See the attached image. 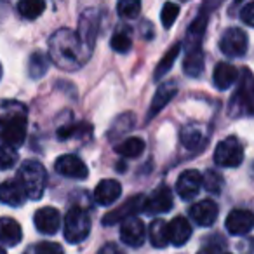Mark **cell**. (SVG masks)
Here are the masks:
<instances>
[{
  "mask_svg": "<svg viewBox=\"0 0 254 254\" xmlns=\"http://www.w3.org/2000/svg\"><path fill=\"white\" fill-rule=\"evenodd\" d=\"M54 167H56L58 174L64 178H71V180H85L89 176L87 166L77 155H61L56 160Z\"/></svg>",
  "mask_w": 254,
  "mask_h": 254,
  "instance_id": "cell-11",
  "label": "cell"
},
{
  "mask_svg": "<svg viewBox=\"0 0 254 254\" xmlns=\"http://www.w3.org/2000/svg\"><path fill=\"white\" fill-rule=\"evenodd\" d=\"M18 181L32 200L42 198L47 187V171L39 160H25L18 171Z\"/></svg>",
  "mask_w": 254,
  "mask_h": 254,
  "instance_id": "cell-3",
  "label": "cell"
},
{
  "mask_svg": "<svg viewBox=\"0 0 254 254\" xmlns=\"http://www.w3.org/2000/svg\"><path fill=\"white\" fill-rule=\"evenodd\" d=\"M146 145L141 138H129L126 141H122L120 145H117V153H120L122 157H127V159H136L139 157L143 152H145Z\"/></svg>",
  "mask_w": 254,
  "mask_h": 254,
  "instance_id": "cell-26",
  "label": "cell"
},
{
  "mask_svg": "<svg viewBox=\"0 0 254 254\" xmlns=\"http://www.w3.org/2000/svg\"><path fill=\"white\" fill-rule=\"evenodd\" d=\"M219 49L225 56L240 58L247 53V33L242 28H228L221 35Z\"/></svg>",
  "mask_w": 254,
  "mask_h": 254,
  "instance_id": "cell-8",
  "label": "cell"
},
{
  "mask_svg": "<svg viewBox=\"0 0 254 254\" xmlns=\"http://www.w3.org/2000/svg\"><path fill=\"white\" fill-rule=\"evenodd\" d=\"M0 78H2V64H0Z\"/></svg>",
  "mask_w": 254,
  "mask_h": 254,
  "instance_id": "cell-43",
  "label": "cell"
},
{
  "mask_svg": "<svg viewBox=\"0 0 254 254\" xmlns=\"http://www.w3.org/2000/svg\"><path fill=\"white\" fill-rule=\"evenodd\" d=\"M110 46H112L113 51H117V53H122V54L131 49L132 42H131V32H129V28H127V26H120V28L113 33Z\"/></svg>",
  "mask_w": 254,
  "mask_h": 254,
  "instance_id": "cell-31",
  "label": "cell"
},
{
  "mask_svg": "<svg viewBox=\"0 0 254 254\" xmlns=\"http://www.w3.org/2000/svg\"><path fill=\"white\" fill-rule=\"evenodd\" d=\"M19 157H18L16 148L0 145V171H7V169H11V167H14Z\"/></svg>",
  "mask_w": 254,
  "mask_h": 254,
  "instance_id": "cell-33",
  "label": "cell"
},
{
  "mask_svg": "<svg viewBox=\"0 0 254 254\" xmlns=\"http://www.w3.org/2000/svg\"><path fill=\"white\" fill-rule=\"evenodd\" d=\"M9 110L0 115V141L5 146L18 148L26 138V110L19 103H9Z\"/></svg>",
  "mask_w": 254,
  "mask_h": 254,
  "instance_id": "cell-2",
  "label": "cell"
},
{
  "mask_svg": "<svg viewBox=\"0 0 254 254\" xmlns=\"http://www.w3.org/2000/svg\"><path fill=\"white\" fill-rule=\"evenodd\" d=\"M173 191L162 185V187L155 188L152 191V195L145 198V207L143 211H146L148 214H164V212H169L173 209Z\"/></svg>",
  "mask_w": 254,
  "mask_h": 254,
  "instance_id": "cell-10",
  "label": "cell"
},
{
  "mask_svg": "<svg viewBox=\"0 0 254 254\" xmlns=\"http://www.w3.org/2000/svg\"><path fill=\"white\" fill-rule=\"evenodd\" d=\"M98 254H126V253H124L117 244L110 242V244H105V246L98 251Z\"/></svg>",
  "mask_w": 254,
  "mask_h": 254,
  "instance_id": "cell-39",
  "label": "cell"
},
{
  "mask_svg": "<svg viewBox=\"0 0 254 254\" xmlns=\"http://www.w3.org/2000/svg\"><path fill=\"white\" fill-rule=\"evenodd\" d=\"M181 143H183L185 148L191 150H200L205 145V136L202 127L198 124H190V126H185L181 129Z\"/></svg>",
  "mask_w": 254,
  "mask_h": 254,
  "instance_id": "cell-23",
  "label": "cell"
},
{
  "mask_svg": "<svg viewBox=\"0 0 254 254\" xmlns=\"http://www.w3.org/2000/svg\"><path fill=\"white\" fill-rule=\"evenodd\" d=\"M183 71L188 77H200V73L204 71V53H202L200 46L188 49L183 61Z\"/></svg>",
  "mask_w": 254,
  "mask_h": 254,
  "instance_id": "cell-24",
  "label": "cell"
},
{
  "mask_svg": "<svg viewBox=\"0 0 254 254\" xmlns=\"http://www.w3.org/2000/svg\"><path fill=\"white\" fill-rule=\"evenodd\" d=\"M145 207V197L143 195H134L129 200H126L119 209L108 212V214L103 218V225L112 226L115 223H124L126 219H131L134 214H138L139 211H143Z\"/></svg>",
  "mask_w": 254,
  "mask_h": 254,
  "instance_id": "cell-9",
  "label": "cell"
},
{
  "mask_svg": "<svg viewBox=\"0 0 254 254\" xmlns=\"http://www.w3.org/2000/svg\"><path fill=\"white\" fill-rule=\"evenodd\" d=\"M205 26H207V14L205 12H200V14L195 18V21L190 25L187 33V40L190 42V47H197L200 46V40L204 37Z\"/></svg>",
  "mask_w": 254,
  "mask_h": 254,
  "instance_id": "cell-27",
  "label": "cell"
},
{
  "mask_svg": "<svg viewBox=\"0 0 254 254\" xmlns=\"http://www.w3.org/2000/svg\"><path fill=\"white\" fill-rule=\"evenodd\" d=\"M91 54L84 49L77 33L68 28H60L49 39V58L58 68L75 71L89 60Z\"/></svg>",
  "mask_w": 254,
  "mask_h": 254,
  "instance_id": "cell-1",
  "label": "cell"
},
{
  "mask_svg": "<svg viewBox=\"0 0 254 254\" xmlns=\"http://www.w3.org/2000/svg\"><path fill=\"white\" fill-rule=\"evenodd\" d=\"M120 239H122L124 244L131 247H139L145 244L146 239V228L145 223L138 218H131L126 219L120 226Z\"/></svg>",
  "mask_w": 254,
  "mask_h": 254,
  "instance_id": "cell-13",
  "label": "cell"
},
{
  "mask_svg": "<svg viewBox=\"0 0 254 254\" xmlns=\"http://www.w3.org/2000/svg\"><path fill=\"white\" fill-rule=\"evenodd\" d=\"M228 254H230V253H228Z\"/></svg>",
  "mask_w": 254,
  "mask_h": 254,
  "instance_id": "cell-44",
  "label": "cell"
},
{
  "mask_svg": "<svg viewBox=\"0 0 254 254\" xmlns=\"http://www.w3.org/2000/svg\"><path fill=\"white\" fill-rule=\"evenodd\" d=\"M244 160V148L233 136L218 143L214 150V162L219 167H239Z\"/></svg>",
  "mask_w": 254,
  "mask_h": 254,
  "instance_id": "cell-6",
  "label": "cell"
},
{
  "mask_svg": "<svg viewBox=\"0 0 254 254\" xmlns=\"http://www.w3.org/2000/svg\"><path fill=\"white\" fill-rule=\"evenodd\" d=\"M33 223H35L37 230L40 233H44V235H54L61 226V216L58 212V209L42 207L35 212Z\"/></svg>",
  "mask_w": 254,
  "mask_h": 254,
  "instance_id": "cell-16",
  "label": "cell"
},
{
  "mask_svg": "<svg viewBox=\"0 0 254 254\" xmlns=\"http://www.w3.org/2000/svg\"><path fill=\"white\" fill-rule=\"evenodd\" d=\"M98 26H99V14L96 9H87V11L82 12L77 37L89 54L92 53V47H94L96 35H98Z\"/></svg>",
  "mask_w": 254,
  "mask_h": 254,
  "instance_id": "cell-7",
  "label": "cell"
},
{
  "mask_svg": "<svg viewBox=\"0 0 254 254\" xmlns=\"http://www.w3.org/2000/svg\"><path fill=\"white\" fill-rule=\"evenodd\" d=\"M64 239L70 244H80L89 237L91 218L82 207H71L64 216Z\"/></svg>",
  "mask_w": 254,
  "mask_h": 254,
  "instance_id": "cell-5",
  "label": "cell"
},
{
  "mask_svg": "<svg viewBox=\"0 0 254 254\" xmlns=\"http://www.w3.org/2000/svg\"><path fill=\"white\" fill-rule=\"evenodd\" d=\"M246 254H254V239H251L246 246Z\"/></svg>",
  "mask_w": 254,
  "mask_h": 254,
  "instance_id": "cell-40",
  "label": "cell"
},
{
  "mask_svg": "<svg viewBox=\"0 0 254 254\" xmlns=\"http://www.w3.org/2000/svg\"><path fill=\"white\" fill-rule=\"evenodd\" d=\"M225 226L232 235H246L254 228V214L247 209H233L226 216Z\"/></svg>",
  "mask_w": 254,
  "mask_h": 254,
  "instance_id": "cell-12",
  "label": "cell"
},
{
  "mask_svg": "<svg viewBox=\"0 0 254 254\" xmlns=\"http://www.w3.org/2000/svg\"><path fill=\"white\" fill-rule=\"evenodd\" d=\"M202 187V176L198 171L188 169L181 173V176L176 181V191L183 200H190L198 193Z\"/></svg>",
  "mask_w": 254,
  "mask_h": 254,
  "instance_id": "cell-15",
  "label": "cell"
},
{
  "mask_svg": "<svg viewBox=\"0 0 254 254\" xmlns=\"http://www.w3.org/2000/svg\"><path fill=\"white\" fill-rule=\"evenodd\" d=\"M178 92V87L174 82H166V84H162L159 89H157L155 96H153V101L152 105H150V113H148V120L153 119V117L157 115V113L160 112V110L164 108V106L167 105V103L171 101V99L176 96Z\"/></svg>",
  "mask_w": 254,
  "mask_h": 254,
  "instance_id": "cell-22",
  "label": "cell"
},
{
  "mask_svg": "<svg viewBox=\"0 0 254 254\" xmlns=\"http://www.w3.org/2000/svg\"><path fill=\"white\" fill-rule=\"evenodd\" d=\"M28 254H64V251L56 242H39L30 247Z\"/></svg>",
  "mask_w": 254,
  "mask_h": 254,
  "instance_id": "cell-36",
  "label": "cell"
},
{
  "mask_svg": "<svg viewBox=\"0 0 254 254\" xmlns=\"http://www.w3.org/2000/svg\"><path fill=\"white\" fill-rule=\"evenodd\" d=\"M47 68H49V60L44 53H33L30 56V61H28V73L32 78H40L46 75Z\"/></svg>",
  "mask_w": 254,
  "mask_h": 254,
  "instance_id": "cell-29",
  "label": "cell"
},
{
  "mask_svg": "<svg viewBox=\"0 0 254 254\" xmlns=\"http://www.w3.org/2000/svg\"><path fill=\"white\" fill-rule=\"evenodd\" d=\"M23 230L16 219L0 218V242L7 247H14L21 242Z\"/></svg>",
  "mask_w": 254,
  "mask_h": 254,
  "instance_id": "cell-19",
  "label": "cell"
},
{
  "mask_svg": "<svg viewBox=\"0 0 254 254\" xmlns=\"http://www.w3.org/2000/svg\"><path fill=\"white\" fill-rule=\"evenodd\" d=\"M240 19L246 25L254 26V2H249L247 5H244L242 11H240Z\"/></svg>",
  "mask_w": 254,
  "mask_h": 254,
  "instance_id": "cell-38",
  "label": "cell"
},
{
  "mask_svg": "<svg viewBox=\"0 0 254 254\" xmlns=\"http://www.w3.org/2000/svg\"><path fill=\"white\" fill-rule=\"evenodd\" d=\"M180 51H181V44H174V46L171 47V49L167 51L166 54H164V58L160 60V63L157 64L155 73H153L155 80L162 78L164 75H166L167 71H169L171 68H173V64H174V61H176V58H178V54H180Z\"/></svg>",
  "mask_w": 254,
  "mask_h": 254,
  "instance_id": "cell-28",
  "label": "cell"
},
{
  "mask_svg": "<svg viewBox=\"0 0 254 254\" xmlns=\"http://www.w3.org/2000/svg\"><path fill=\"white\" fill-rule=\"evenodd\" d=\"M0 254H7V253L4 251V247H0Z\"/></svg>",
  "mask_w": 254,
  "mask_h": 254,
  "instance_id": "cell-42",
  "label": "cell"
},
{
  "mask_svg": "<svg viewBox=\"0 0 254 254\" xmlns=\"http://www.w3.org/2000/svg\"><path fill=\"white\" fill-rule=\"evenodd\" d=\"M139 11H141V4L138 0H120L117 4V12L126 19L136 18L139 14Z\"/></svg>",
  "mask_w": 254,
  "mask_h": 254,
  "instance_id": "cell-32",
  "label": "cell"
},
{
  "mask_svg": "<svg viewBox=\"0 0 254 254\" xmlns=\"http://www.w3.org/2000/svg\"><path fill=\"white\" fill-rule=\"evenodd\" d=\"M167 228H169V242L173 244V246L181 247L190 240L191 226H190V223H188V219L183 218V216L174 218L173 221L167 225Z\"/></svg>",
  "mask_w": 254,
  "mask_h": 254,
  "instance_id": "cell-20",
  "label": "cell"
},
{
  "mask_svg": "<svg viewBox=\"0 0 254 254\" xmlns=\"http://www.w3.org/2000/svg\"><path fill=\"white\" fill-rule=\"evenodd\" d=\"M233 117L254 115V77L249 68H242V77L230 103Z\"/></svg>",
  "mask_w": 254,
  "mask_h": 254,
  "instance_id": "cell-4",
  "label": "cell"
},
{
  "mask_svg": "<svg viewBox=\"0 0 254 254\" xmlns=\"http://www.w3.org/2000/svg\"><path fill=\"white\" fill-rule=\"evenodd\" d=\"M46 9V2L42 0H21L18 4L19 14L25 19H37Z\"/></svg>",
  "mask_w": 254,
  "mask_h": 254,
  "instance_id": "cell-30",
  "label": "cell"
},
{
  "mask_svg": "<svg viewBox=\"0 0 254 254\" xmlns=\"http://www.w3.org/2000/svg\"><path fill=\"white\" fill-rule=\"evenodd\" d=\"M178 14H180V5L173 4V2H167V4H164L162 12H160V19H162L164 28H169V26H173L174 21L178 19Z\"/></svg>",
  "mask_w": 254,
  "mask_h": 254,
  "instance_id": "cell-35",
  "label": "cell"
},
{
  "mask_svg": "<svg viewBox=\"0 0 254 254\" xmlns=\"http://www.w3.org/2000/svg\"><path fill=\"white\" fill-rule=\"evenodd\" d=\"M202 185L209 193H219L223 187V178L221 174H218L216 171H207L202 178Z\"/></svg>",
  "mask_w": 254,
  "mask_h": 254,
  "instance_id": "cell-34",
  "label": "cell"
},
{
  "mask_svg": "<svg viewBox=\"0 0 254 254\" xmlns=\"http://www.w3.org/2000/svg\"><path fill=\"white\" fill-rule=\"evenodd\" d=\"M148 237L152 246L157 247V249L167 247V244H169V228H167V223L164 219L152 221V225L148 228Z\"/></svg>",
  "mask_w": 254,
  "mask_h": 254,
  "instance_id": "cell-25",
  "label": "cell"
},
{
  "mask_svg": "<svg viewBox=\"0 0 254 254\" xmlns=\"http://www.w3.org/2000/svg\"><path fill=\"white\" fill-rule=\"evenodd\" d=\"M197 254H216V249H202Z\"/></svg>",
  "mask_w": 254,
  "mask_h": 254,
  "instance_id": "cell-41",
  "label": "cell"
},
{
  "mask_svg": "<svg viewBox=\"0 0 254 254\" xmlns=\"http://www.w3.org/2000/svg\"><path fill=\"white\" fill-rule=\"evenodd\" d=\"M239 78V71L230 63H218L212 73V82L219 91H228Z\"/></svg>",
  "mask_w": 254,
  "mask_h": 254,
  "instance_id": "cell-21",
  "label": "cell"
},
{
  "mask_svg": "<svg viewBox=\"0 0 254 254\" xmlns=\"http://www.w3.org/2000/svg\"><path fill=\"white\" fill-rule=\"evenodd\" d=\"M122 193V187L115 180H103L94 190V198L99 205H112Z\"/></svg>",
  "mask_w": 254,
  "mask_h": 254,
  "instance_id": "cell-18",
  "label": "cell"
},
{
  "mask_svg": "<svg viewBox=\"0 0 254 254\" xmlns=\"http://www.w3.org/2000/svg\"><path fill=\"white\" fill-rule=\"evenodd\" d=\"M218 204L211 198H205L190 207V218L197 223L198 226H211L218 219Z\"/></svg>",
  "mask_w": 254,
  "mask_h": 254,
  "instance_id": "cell-14",
  "label": "cell"
},
{
  "mask_svg": "<svg viewBox=\"0 0 254 254\" xmlns=\"http://www.w3.org/2000/svg\"><path fill=\"white\" fill-rule=\"evenodd\" d=\"M82 132H91V126L87 124H77V126H66V127H61L60 131H58V136L61 139H70L73 136H78Z\"/></svg>",
  "mask_w": 254,
  "mask_h": 254,
  "instance_id": "cell-37",
  "label": "cell"
},
{
  "mask_svg": "<svg viewBox=\"0 0 254 254\" xmlns=\"http://www.w3.org/2000/svg\"><path fill=\"white\" fill-rule=\"evenodd\" d=\"M26 191L18 180H7L0 183V202L11 207H19L26 202Z\"/></svg>",
  "mask_w": 254,
  "mask_h": 254,
  "instance_id": "cell-17",
  "label": "cell"
}]
</instances>
